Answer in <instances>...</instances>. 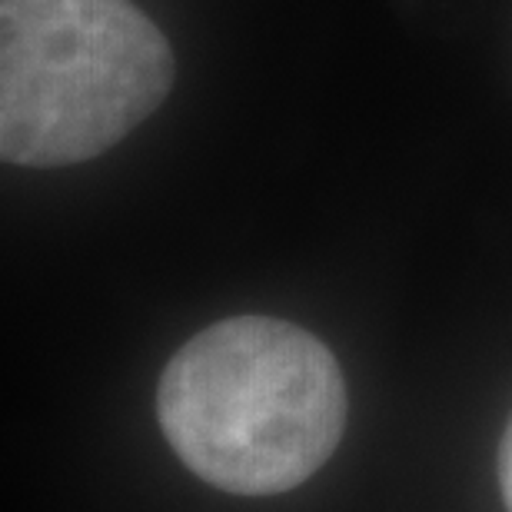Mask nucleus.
<instances>
[{
    "label": "nucleus",
    "instance_id": "2",
    "mask_svg": "<svg viewBox=\"0 0 512 512\" xmlns=\"http://www.w3.org/2000/svg\"><path fill=\"white\" fill-rule=\"evenodd\" d=\"M173 87V54L130 0H0V153L67 167L110 150Z\"/></svg>",
    "mask_w": 512,
    "mask_h": 512
},
{
    "label": "nucleus",
    "instance_id": "1",
    "mask_svg": "<svg viewBox=\"0 0 512 512\" xmlns=\"http://www.w3.org/2000/svg\"><path fill=\"white\" fill-rule=\"evenodd\" d=\"M346 380L313 333L233 316L183 343L157 386V416L183 463L237 496L306 483L346 426Z\"/></svg>",
    "mask_w": 512,
    "mask_h": 512
},
{
    "label": "nucleus",
    "instance_id": "3",
    "mask_svg": "<svg viewBox=\"0 0 512 512\" xmlns=\"http://www.w3.org/2000/svg\"><path fill=\"white\" fill-rule=\"evenodd\" d=\"M499 489H503L506 512H512V416L506 423L503 443H499Z\"/></svg>",
    "mask_w": 512,
    "mask_h": 512
}]
</instances>
